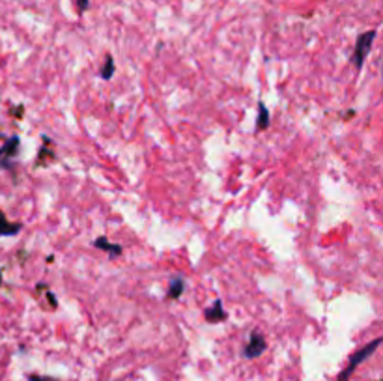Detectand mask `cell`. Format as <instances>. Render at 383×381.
<instances>
[{
	"label": "cell",
	"instance_id": "cell-1",
	"mask_svg": "<svg viewBox=\"0 0 383 381\" xmlns=\"http://www.w3.org/2000/svg\"><path fill=\"white\" fill-rule=\"evenodd\" d=\"M382 344H383V335L378 336V338H374L372 342L365 344L363 348H359V350L355 351L352 357H350V361H348V365H346V368H344V370L338 374L337 381H350V377L353 376V372L357 370L359 366L363 365L367 359H370V357L376 353V350H378Z\"/></svg>",
	"mask_w": 383,
	"mask_h": 381
},
{
	"label": "cell",
	"instance_id": "cell-2",
	"mask_svg": "<svg viewBox=\"0 0 383 381\" xmlns=\"http://www.w3.org/2000/svg\"><path fill=\"white\" fill-rule=\"evenodd\" d=\"M374 40H376V31H367L359 36L357 41H355V47H353V53H352V64L357 71L363 68L368 53H370V49H372Z\"/></svg>",
	"mask_w": 383,
	"mask_h": 381
},
{
	"label": "cell",
	"instance_id": "cell-3",
	"mask_svg": "<svg viewBox=\"0 0 383 381\" xmlns=\"http://www.w3.org/2000/svg\"><path fill=\"white\" fill-rule=\"evenodd\" d=\"M19 136H10V139L2 144V148H0V171H11V168H14L16 157L17 154H19Z\"/></svg>",
	"mask_w": 383,
	"mask_h": 381
},
{
	"label": "cell",
	"instance_id": "cell-4",
	"mask_svg": "<svg viewBox=\"0 0 383 381\" xmlns=\"http://www.w3.org/2000/svg\"><path fill=\"white\" fill-rule=\"evenodd\" d=\"M267 344H266V338H264L260 333H252L251 338H249L247 346H245V350H243V355H245V359H257V357H260L266 351Z\"/></svg>",
	"mask_w": 383,
	"mask_h": 381
},
{
	"label": "cell",
	"instance_id": "cell-5",
	"mask_svg": "<svg viewBox=\"0 0 383 381\" xmlns=\"http://www.w3.org/2000/svg\"><path fill=\"white\" fill-rule=\"evenodd\" d=\"M204 318H206L210 323H219V321H225L228 318L227 311L222 308V303L217 299L212 306H207L206 312H204Z\"/></svg>",
	"mask_w": 383,
	"mask_h": 381
},
{
	"label": "cell",
	"instance_id": "cell-6",
	"mask_svg": "<svg viewBox=\"0 0 383 381\" xmlns=\"http://www.w3.org/2000/svg\"><path fill=\"white\" fill-rule=\"evenodd\" d=\"M23 226L19 222H10L6 219V215L0 211V237H10L17 236Z\"/></svg>",
	"mask_w": 383,
	"mask_h": 381
},
{
	"label": "cell",
	"instance_id": "cell-7",
	"mask_svg": "<svg viewBox=\"0 0 383 381\" xmlns=\"http://www.w3.org/2000/svg\"><path fill=\"white\" fill-rule=\"evenodd\" d=\"M94 245L99 249V251H105L107 254L111 256H120L122 254V247L117 245V243H111V241L107 240L105 236H99L96 241H94Z\"/></svg>",
	"mask_w": 383,
	"mask_h": 381
},
{
	"label": "cell",
	"instance_id": "cell-8",
	"mask_svg": "<svg viewBox=\"0 0 383 381\" xmlns=\"http://www.w3.org/2000/svg\"><path fill=\"white\" fill-rule=\"evenodd\" d=\"M183 290H185V281H183L182 277H172L171 284H168L167 297L168 299H178V297H182Z\"/></svg>",
	"mask_w": 383,
	"mask_h": 381
},
{
	"label": "cell",
	"instance_id": "cell-9",
	"mask_svg": "<svg viewBox=\"0 0 383 381\" xmlns=\"http://www.w3.org/2000/svg\"><path fill=\"white\" fill-rule=\"evenodd\" d=\"M269 111L264 103H258V120H257V131H264L269 127Z\"/></svg>",
	"mask_w": 383,
	"mask_h": 381
},
{
	"label": "cell",
	"instance_id": "cell-10",
	"mask_svg": "<svg viewBox=\"0 0 383 381\" xmlns=\"http://www.w3.org/2000/svg\"><path fill=\"white\" fill-rule=\"evenodd\" d=\"M114 71H117V64H114V58H112V56H107L105 64L101 65L99 77L103 80H111L112 75H114Z\"/></svg>",
	"mask_w": 383,
	"mask_h": 381
},
{
	"label": "cell",
	"instance_id": "cell-11",
	"mask_svg": "<svg viewBox=\"0 0 383 381\" xmlns=\"http://www.w3.org/2000/svg\"><path fill=\"white\" fill-rule=\"evenodd\" d=\"M88 6H90V0H77V11L79 14H85L88 10Z\"/></svg>",
	"mask_w": 383,
	"mask_h": 381
},
{
	"label": "cell",
	"instance_id": "cell-12",
	"mask_svg": "<svg viewBox=\"0 0 383 381\" xmlns=\"http://www.w3.org/2000/svg\"><path fill=\"white\" fill-rule=\"evenodd\" d=\"M28 381H58L56 377H49V376H36V374H32V376H28Z\"/></svg>",
	"mask_w": 383,
	"mask_h": 381
},
{
	"label": "cell",
	"instance_id": "cell-13",
	"mask_svg": "<svg viewBox=\"0 0 383 381\" xmlns=\"http://www.w3.org/2000/svg\"><path fill=\"white\" fill-rule=\"evenodd\" d=\"M0 284H2V273H0Z\"/></svg>",
	"mask_w": 383,
	"mask_h": 381
}]
</instances>
